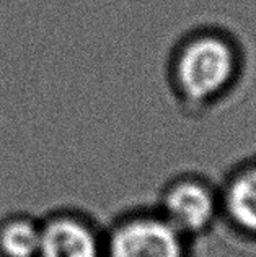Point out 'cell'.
Returning <instances> with one entry per match:
<instances>
[{
    "instance_id": "obj_4",
    "label": "cell",
    "mask_w": 256,
    "mask_h": 257,
    "mask_svg": "<svg viewBox=\"0 0 256 257\" xmlns=\"http://www.w3.org/2000/svg\"><path fill=\"white\" fill-rule=\"evenodd\" d=\"M39 257H98L93 233L80 221L62 218L41 228Z\"/></svg>"
},
{
    "instance_id": "obj_6",
    "label": "cell",
    "mask_w": 256,
    "mask_h": 257,
    "mask_svg": "<svg viewBox=\"0 0 256 257\" xmlns=\"http://www.w3.org/2000/svg\"><path fill=\"white\" fill-rule=\"evenodd\" d=\"M228 208L237 223L256 231V168L240 174L227 195Z\"/></svg>"
},
{
    "instance_id": "obj_2",
    "label": "cell",
    "mask_w": 256,
    "mask_h": 257,
    "mask_svg": "<svg viewBox=\"0 0 256 257\" xmlns=\"http://www.w3.org/2000/svg\"><path fill=\"white\" fill-rule=\"evenodd\" d=\"M113 257H181L178 231L166 220L140 218L123 225L113 236Z\"/></svg>"
},
{
    "instance_id": "obj_1",
    "label": "cell",
    "mask_w": 256,
    "mask_h": 257,
    "mask_svg": "<svg viewBox=\"0 0 256 257\" xmlns=\"http://www.w3.org/2000/svg\"><path fill=\"white\" fill-rule=\"evenodd\" d=\"M233 73V54L215 38L193 41L180 56L178 80L188 96L204 99L219 93Z\"/></svg>"
},
{
    "instance_id": "obj_3",
    "label": "cell",
    "mask_w": 256,
    "mask_h": 257,
    "mask_svg": "<svg viewBox=\"0 0 256 257\" xmlns=\"http://www.w3.org/2000/svg\"><path fill=\"white\" fill-rule=\"evenodd\" d=\"M215 212L211 191L199 182H180L165 197L166 221L177 231H201Z\"/></svg>"
},
{
    "instance_id": "obj_5",
    "label": "cell",
    "mask_w": 256,
    "mask_h": 257,
    "mask_svg": "<svg viewBox=\"0 0 256 257\" xmlns=\"http://www.w3.org/2000/svg\"><path fill=\"white\" fill-rule=\"evenodd\" d=\"M41 246V228L25 216L0 223V252L7 257H35Z\"/></svg>"
}]
</instances>
